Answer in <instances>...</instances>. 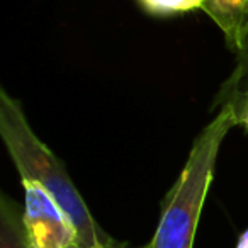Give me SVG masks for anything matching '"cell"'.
<instances>
[{"label":"cell","mask_w":248,"mask_h":248,"mask_svg":"<svg viewBox=\"0 0 248 248\" xmlns=\"http://www.w3.org/2000/svg\"><path fill=\"white\" fill-rule=\"evenodd\" d=\"M0 136L21 179L38 182L68 216L80 248H112V238L95 223L63 162L38 138L21 102L4 89H0Z\"/></svg>","instance_id":"6da1fadb"},{"label":"cell","mask_w":248,"mask_h":248,"mask_svg":"<svg viewBox=\"0 0 248 248\" xmlns=\"http://www.w3.org/2000/svg\"><path fill=\"white\" fill-rule=\"evenodd\" d=\"M236 124L233 109L221 107L217 116L194 140L186 165L165 197L158 228L150 243L152 248H192L219 148Z\"/></svg>","instance_id":"7a4b0ae2"},{"label":"cell","mask_w":248,"mask_h":248,"mask_svg":"<svg viewBox=\"0 0 248 248\" xmlns=\"http://www.w3.org/2000/svg\"><path fill=\"white\" fill-rule=\"evenodd\" d=\"M22 223L29 248L78 247L75 226L56 201L34 180H22Z\"/></svg>","instance_id":"3957f363"},{"label":"cell","mask_w":248,"mask_h":248,"mask_svg":"<svg viewBox=\"0 0 248 248\" xmlns=\"http://www.w3.org/2000/svg\"><path fill=\"white\" fill-rule=\"evenodd\" d=\"M202 11L223 31L228 48L238 55L248 39V0H206Z\"/></svg>","instance_id":"277c9868"},{"label":"cell","mask_w":248,"mask_h":248,"mask_svg":"<svg viewBox=\"0 0 248 248\" xmlns=\"http://www.w3.org/2000/svg\"><path fill=\"white\" fill-rule=\"evenodd\" d=\"M248 104V39L245 41L241 51L236 55V63L228 77L226 82L217 90V95L214 99V106L230 107L233 109L236 119H240V114L243 112L245 106ZM240 124V123H238Z\"/></svg>","instance_id":"5b68a950"},{"label":"cell","mask_w":248,"mask_h":248,"mask_svg":"<svg viewBox=\"0 0 248 248\" xmlns=\"http://www.w3.org/2000/svg\"><path fill=\"white\" fill-rule=\"evenodd\" d=\"M0 248H29L22 209L7 194L0 196Z\"/></svg>","instance_id":"8992f818"},{"label":"cell","mask_w":248,"mask_h":248,"mask_svg":"<svg viewBox=\"0 0 248 248\" xmlns=\"http://www.w3.org/2000/svg\"><path fill=\"white\" fill-rule=\"evenodd\" d=\"M148 14L152 16H175L184 12L202 9L206 0H138Z\"/></svg>","instance_id":"52a82bcc"},{"label":"cell","mask_w":248,"mask_h":248,"mask_svg":"<svg viewBox=\"0 0 248 248\" xmlns=\"http://www.w3.org/2000/svg\"><path fill=\"white\" fill-rule=\"evenodd\" d=\"M236 248H248V230L240 234V240H238Z\"/></svg>","instance_id":"ba28073f"},{"label":"cell","mask_w":248,"mask_h":248,"mask_svg":"<svg viewBox=\"0 0 248 248\" xmlns=\"http://www.w3.org/2000/svg\"><path fill=\"white\" fill-rule=\"evenodd\" d=\"M238 123H240V124H243L245 128L248 129V104H247V106H245L243 112L240 114V119H238Z\"/></svg>","instance_id":"9c48e42d"},{"label":"cell","mask_w":248,"mask_h":248,"mask_svg":"<svg viewBox=\"0 0 248 248\" xmlns=\"http://www.w3.org/2000/svg\"><path fill=\"white\" fill-rule=\"evenodd\" d=\"M95 248H107V247H95ZM141 248H152L150 245H146V247H141Z\"/></svg>","instance_id":"30bf717a"},{"label":"cell","mask_w":248,"mask_h":248,"mask_svg":"<svg viewBox=\"0 0 248 248\" xmlns=\"http://www.w3.org/2000/svg\"><path fill=\"white\" fill-rule=\"evenodd\" d=\"M72 248H80V247H72Z\"/></svg>","instance_id":"8fae6325"}]
</instances>
